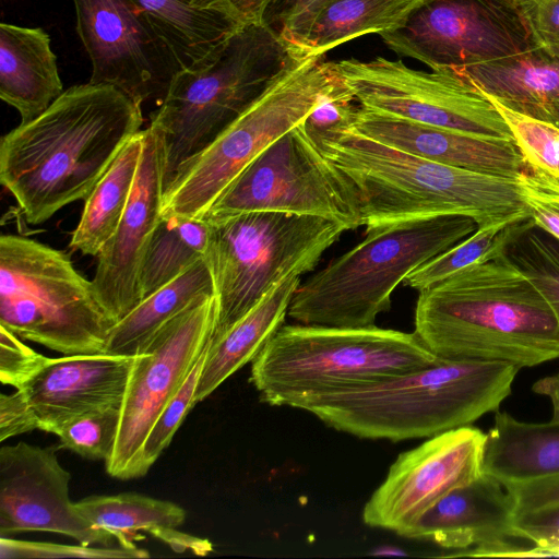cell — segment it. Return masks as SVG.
Returning <instances> with one entry per match:
<instances>
[{"instance_id": "cell-31", "label": "cell", "mask_w": 559, "mask_h": 559, "mask_svg": "<svg viewBox=\"0 0 559 559\" xmlns=\"http://www.w3.org/2000/svg\"><path fill=\"white\" fill-rule=\"evenodd\" d=\"M209 237L205 219L162 214L142 263V299L204 260Z\"/></svg>"}, {"instance_id": "cell-44", "label": "cell", "mask_w": 559, "mask_h": 559, "mask_svg": "<svg viewBox=\"0 0 559 559\" xmlns=\"http://www.w3.org/2000/svg\"><path fill=\"white\" fill-rule=\"evenodd\" d=\"M509 492L514 514L546 506L559 504V474L503 486Z\"/></svg>"}, {"instance_id": "cell-9", "label": "cell", "mask_w": 559, "mask_h": 559, "mask_svg": "<svg viewBox=\"0 0 559 559\" xmlns=\"http://www.w3.org/2000/svg\"><path fill=\"white\" fill-rule=\"evenodd\" d=\"M0 325L63 355L104 353L114 322L63 252L27 237L0 238Z\"/></svg>"}, {"instance_id": "cell-33", "label": "cell", "mask_w": 559, "mask_h": 559, "mask_svg": "<svg viewBox=\"0 0 559 559\" xmlns=\"http://www.w3.org/2000/svg\"><path fill=\"white\" fill-rule=\"evenodd\" d=\"M489 99L509 126L526 165L559 178V128Z\"/></svg>"}, {"instance_id": "cell-13", "label": "cell", "mask_w": 559, "mask_h": 559, "mask_svg": "<svg viewBox=\"0 0 559 559\" xmlns=\"http://www.w3.org/2000/svg\"><path fill=\"white\" fill-rule=\"evenodd\" d=\"M360 107L432 127L513 140L489 97L450 69L414 70L402 61L330 62ZM514 141V140H513Z\"/></svg>"}, {"instance_id": "cell-12", "label": "cell", "mask_w": 559, "mask_h": 559, "mask_svg": "<svg viewBox=\"0 0 559 559\" xmlns=\"http://www.w3.org/2000/svg\"><path fill=\"white\" fill-rule=\"evenodd\" d=\"M532 0H424L379 35L396 53L432 70L499 60L539 46Z\"/></svg>"}, {"instance_id": "cell-27", "label": "cell", "mask_w": 559, "mask_h": 559, "mask_svg": "<svg viewBox=\"0 0 559 559\" xmlns=\"http://www.w3.org/2000/svg\"><path fill=\"white\" fill-rule=\"evenodd\" d=\"M213 294V278L204 259L143 298L117 321L109 331L104 353L138 355L164 324L201 298Z\"/></svg>"}, {"instance_id": "cell-42", "label": "cell", "mask_w": 559, "mask_h": 559, "mask_svg": "<svg viewBox=\"0 0 559 559\" xmlns=\"http://www.w3.org/2000/svg\"><path fill=\"white\" fill-rule=\"evenodd\" d=\"M47 359L0 325V380L3 384L20 389Z\"/></svg>"}, {"instance_id": "cell-28", "label": "cell", "mask_w": 559, "mask_h": 559, "mask_svg": "<svg viewBox=\"0 0 559 559\" xmlns=\"http://www.w3.org/2000/svg\"><path fill=\"white\" fill-rule=\"evenodd\" d=\"M142 144L143 130L124 145L84 200L82 216L70 242L73 249L97 257L115 233L134 186Z\"/></svg>"}, {"instance_id": "cell-10", "label": "cell", "mask_w": 559, "mask_h": 559, "mask_svg": "<svg viewBox=\"0 0 559 559\" xmlns=\"http://www.w3.org/2000/svg\"><path fill=\"white\" fill-rule=\"evenodd\" d=\"M335 74L308 57L275 81L206 148L182 165L166 189L162 214L203 219L230 182L270 144L299 124Z\"/></svg>"}, {"instance_id": "cell-29", "label": "cell", "mask_w": 559, "mask_h": 559, "mask_svg": "<svg viewBox=\"0 0 559 559\" xmlns=\"http://www.w3.org/2000/svg\"><path fill=\"white\" fill-rule=\"evenodd\" d=\"M424 0H332L316 16L297 49L305 57L324 53L356 37L399 26Z\"/></svg>"}, {"instance_id": "cell-47", "label": "cell", "mask_w": 559, "mask_h": 559, "mask_svg": "<svg viewBox=\"0 0 559 559\" xmlns=\"http://www.w3.org/2000/svg\"><path fill=\"white\" fill-rule=\"evenodd\" d=\"M242 23L263 22L274 0H226Z\"/></svg>"}, {"instance_id": "cell-40", "label": "cell", "mask_w": 559, "mask_h": 559, "mask_svg": "<svg viewBox=\"0 0 559 559\" xmlns=\"http://www.w3.org/2000/svg\"><path fill=\"white\" fill-rule=\"evenodd\" d=\"M528 251L514 260L536 284L559 321V249L536 234L527 237Z\"/></svg>"}, {"instance_id": "cell-34", "label": "cell", "mask_w": 559, "mask_h": 559, "mask_svg": "<svg viewBox=\"0 0 559 559\" xmlns=\"http://www.w3.org/2000/svg\"><path fill=\"white\" fill-rule=\"evenodd\" d=\"M120 421V405L82 415L57 431L60 447L88 460L110 457Z\"/></svg>"}, {"instance_id": "cell-22", "label": "cell", "mask_w": 559, "mask_h": 559, "mask_svg": "<svg viewBox=\"0 0 559 559\" xmlns=\"http://www.w3.org/2000/svg\"><path fill=\"white\" fill-rule=\"evenodd\" d=\"M447 69L501 105L559 128V45Z\"/></svg>"}, {"instance_id": "cell-37", "label": "cell", "mask_w": 559, "mask_h": 559, "mask_svg": "<svg viewBox=\"0 0 559 559\" xmlns=\"http://www.w3.org/2000/svg\"><path fill=\"white\" fill-rule=\"evenodd\" d=\"M518 181L533 224L559 241V178L526 165Z\"/></svg>"}, {"instance_id": "cell-46", "label": "cell", "mask_w": 559, "mask_h": 559, "mask_svg": "<svg viewBox=\"0 0 559 559\" xmlns=\"http://www.w3.org/2000/svg\"><path fill=\"white\" fill-rule=\"evenodd\" d=\"M153 536L168 544L175 551L191 550L197 555H206L212 551L209 540L183 534L176 528H160Z\"/></svg>"}, {"instance_id": "cell-24", "label": "cell", "mask_w": 559, "mask_h": 559, "mask_svg": "<svg viewBox=\"0 0 559 559\" xmlns=\"http://www.w3.org/2000/svg\"><path fill=\"white\" fill-rule=\"evenodd\" d=\"M181 70L210 62L243 24L226 0H134Z\"/></svg>"}, {"instance_id": "cell-36", "label": "cell", "mask_w": 559, "mask_h": 559, "mask_svg": "<svg viewBox=\"0 0 559 559\" xmlns=\"http://www.w3.org/2000/svg\"><path fill=\"white\" fill-rule=\"evenodd\" d=\"M356 104L352 91L335 74L331 86L319 97L301 124L314 141L337 135L353 128L359 106Z\"/></svg>"}, {"instance_id": "cell-16", "label": "cell", "mask_w": 559, "mask_h": 559, "mask_svg": "<svg viewBox=\"0 0 559 559\" xmlns=\"http://www.w3.org/2000/svg\"><path fill=\"white\" fill-rule=\"evenodd\" d=\"M485 440L481 430L464 426L402 452L365 503L364 523L402 536L444 496L483 474Z\"/></svg>"}, {"instance_id": "cell-5", "label": "cell", "mask_w": 559, "mask_h": 559, "mask_svg": "<svg viewBox=\"0 0 559 559\" xmlns=\"http://www.w3.org/2000/svg\"><path fill=\"white\" fill-rule=\"evenodd\" d=\"M306 58L266 23L252 22L243 23L210 62L180 70L148 127L159 146L165 191L182 165Z\"/></svg>"}, {"instance_id": "cell-4", "label": "cell", "mask_w": 559, "mask_h": 559, "mask_svg": "<svg viewBox=\"0 0 559 559\" xmlns=\"http://www.w3.org/2000/svg\"><path fill=\"white\" fill-rule=\"evenodd\" d=\"M313 142L355 187L366 231L443 216L478 227L531 219L518 179L432 162L354 128Z\"/></svg>"}, {"instance_id": "cell-48", "label": "cell", "mask_w": 559, "mask_h": 559, "mask_svg": "<svg viewBox=\"0 0 559 559\" xmlns=\"http://www.w3.org/2000/svg\"><path fill=\"white\" fill-rule=\"evenodd\" d=\"M534 390L550 397L554 415L559 417V374L540 380L535 384Z\"/></svg>"}, {"instance_id": "cell-18", "label": "cell", "mask_w": 559, "mask_h": 559, "mask_svg": "<svg viewBox=\"0 0 559 559\" xmlns=\"http://www.w3.org/2000/svg\"><path fill=\"white\" fill-rule=\"evenodd\" d=\"M164 193L159 146L151 129L146 128L128 205L115 233L97 255L92 280L96 297L114 324L142 300V263L162 217Z\"/></svg>"}, {"instance_id": "cell-45", "label": "cell", "mask_w": 559, "mask_h": 559, "mask_svg": "<svg viewBox=\"0 0 559 559\" xmlns=\"http://www.w3.org/2000/svg\"><path fill=\"white\" fill-rule=\"evenodd\" d=\"M531 22L540 45H559V0H532Z\"/></svg>"}, {"instance_id": "cell-32", "label": "cell", "mask_w": 559, "mask_h": 559, "mask_svg": "<svg viewBox=\"0 0 559 559\" xmlns=\"http://www.w3.org/2000/svg\"><path fill=\"white\" fill-rule=\"evenodd\" d=\"M534 224L502 222L478 227L471 236L445 252L420 265L403 281L418 293L453 273L486 259L493 252L509 248L520 235Z\"/></svg>"}, {"instance_id": "cell-26", "label": "cell", "mask_w": 559, "mask_h": 559, "mask_svg": "<svg viewBox=\"0 0 559 559\" xmlns=\"http://www.w3.org/2000/svg\"><path fill=\"white\" fill-rule=\"evenodd\" d=\"M483 473L502 486L559 474V417L526 423L497 411L486 435Z\"/></svg>"}, {"instance_id": "cell-2", "label": "cell", "mask_w": 559, "mask_h": 559, "mask_svg": "<svg viewBox=\"0 0 559 559\" xmlns=\"http://www.w3.org/2000/svg\"><path fill=\"white\" fill-rule=\"evenodd\" d=\"M414 332L442 358L520 368L559 358L557 316L508 248L420 290Z\"/></svg>"}, {"instance_id": "cell-3", "label": "cell", "mask_w": 559, "mask_h": 559, "mask_svg": "<svg viewBox=\"0 0 559 559\" xmlns=\"http://www.w3.org/2000/svg\"><path fill=\"white\" fill-rule=\"evenodd\" d=\"M520 369L506 361L439 357L415 371L297 397L288 406L358 438H430L497 412Z\"/></svg>"}, {"instance_id": "cell-35", "label": "cell", "mask_w": 559, "mask_h": 559, "mask_svg": "<svg viewBox=\"0 0 559 559\" xmlns=\"http://www.w3.org/2000/svg\"><path fill=\"white\" fill-rule=\"evenodd\" d=\"M207 347L200 356L179 391L168 402L152 426L142 449L141 469L143 476L169 445L181 423L197 404V388Z\"/></svg>"}, {"instance_id": "cell-39", "label": "cell", "mask_w": 559, "mask_h": 559, "mask_svg": "<svg viewBox=\"0 0 559 559\" xmlns=\"http://www.w3.org/2000/svg\"><path fill=\"white\" fill-rule=\"evenodd\" d=\"M1 558H145L150 554L144 549L93 548L80 544L59 545L39 542L14 540L0 537Z\"/></svg>"}, {"instance_id": "cell-21", "label": "cell", "mask_w": 559, "mask_h": 559, "mask_svg": "<svg viewBox=\"0 0 559 559\" xmlns=\"http://www.w3.org/2000/svg\"><path fill=\"white\" fill-rule=\"evenodd\" d=\"M513 518L514 504L507 489L483 473L444 496L402 536L461 550L455 556L488 557L493 548L514 538Z\"/></svg>"}, {"instance_id": "cell-1", "label": "cell", "mask_w": 559, "mask_h": 559, "mask_svg": "<svg viewBox=\"0 0 559 559\" xmlns=\"http://www.w3.org/2000/svg\"><path fill=\"white\" fill-rule=\"evenodd\" d=\"M142 105L121 90L86 83L1 138L0 181L25 219L40 224L85 200L142 129Z\"/></svg>"}, {"instance_id": "cell-7", "label": "cell", "mask_w": 559, "mask_h": 559, "mask_svg": "<svg viewBox=\"0 0 559 559\" xmlns=\"http://www.w3.org/2000/svg\"><path fill=\"white\" fill-rule=\"evenodd\" d=\"M415 332L376 325H283L251 361L250 381L263 402L288 406L430 366L438 360Z\"/></svg>"}, {"instance_id": "cell-19", "label": "cell", "mask_w": 559, "mask_h": 559, "mask_svg": "<svg viewBox=\"0 0 559 559\" xmlns=\"http://www.w3.org/2000/svg\"><path fill=\"white\" fill-rule=\"evenodd\" d=\"M135 356L100 354L49 358L21 388L38 429L57 433L87 413L121 405Z\"/></svg>"}, {"instance_id": "cell-20", "label": "cell", "mask_w": 559, "mask_h": 559, "mask_svg": "<svg viewBox=\"0 0 559 559\" xmlns=\"http://www.w3.org/2000/svg\"><path fill=\"white\" fill-rule=\"evenodd\" d=\"M353 128L394 148L452 167L512 179L526 168L513 140L432 127L360 106Z\"/></svg>"}, {"instance_id": "cell-14", "label": "cell", "mask_w": 559, "mask_h": 559, "mask_svg": "<svg viewBox=\"0 0 559 559\" xmlns=\"http://www.w3.org/2000/svg\"><path fill=\"white\" fill-rule=\"evenodd\" d=\"M215 317L213 294L164 324L135 355L120 405L115 447L105 462L110 476L123 480L143 476L144 441L209 346Z\"/></svg>"}, {"instance_id": "cell-15", "label": "cell", "mask_w": 559, "mask_h": 559, "mask_svg": "<svg viewBox=\"0 0 559 559\" xmlns=\"http://www.w3.org/2000/svg\"><path fill=\"white\" fill-rule=\"evenodd\" d=\"M78 34L91 59L90 83L112 85L138 104L162 100L181 70L134 0H73Z\"/></svg>"}, {"instance_id": "cell-38", "label": "cell", "mask_w": 559, "mask_h": 559, "mask_svg": "<svg viewBox=\"0 0 559 559\" xmlns=\"http://www.w3.org/2000/svg\"><path fill=\"white\" fill-rule=\"evenodd\" d=\"M512 530L514 538L534 544L521 557H559V504L515 513Z\"/></svg>"}, {"instance_id": "cell-43", "label": "cell", "mask_w": 559, "mask_h": 559, "mask_svg": "<svg viewBox=\"0 0 559 559\" xmlns=\"http://www.w3.org/2000/svg\"><path fill=\"white\" fill-rule=\"evenodd\" d=\"M38 429V423L25 393L15 389L0 394V441Z\"/></svg>"}, {"instance_id": "cell-8", "label": "cell", "mask_w": 559, "mask_h": 559, "mask_svg": "<svg viewBox=\"0 0 559 559\" xmlns=\"http://www.w3.org/2000/svg\"><path fill=\"white\" fill-rule=\"evenodd\" d=\"M206 262L216 317L211 341L248 313L292 274L311 272L346 229L331 221L281 212H246L205 219Z\"/></svg>"}, {"instance_id": "cell-6", "label": "cell", "mask_w": 559, "mask_h": 559, "mask_svg": "<svg viewBox=\"0 0 559 559\" xmlns=\"http://www.w3.org/2000/svg\"><path fill=\"white\" fill-rule=\"evenodd\" d=\"M478 228L465 216L393 224L366 231L354 248L300 284L288 317L300 324L336 328L374 325L391 307L407 275Z\"/></svg>"}, {"instance_id": "cell-30", "label": "cell", "mask_w": 559, "mask_h": 559, "mask_svg": "<svg viewBox=\"0 0 559 559\" xmlns=\"http://www.w3.org/2000/svg\"><path fill=\"white\" fill-rule=\"evenodd\" d=\"M75 507L93 526L109 533L127 549L138 548L134 540L143 538L140 531L153 535L160 528H177L186 520L180 506L134 492L91 496Z\"/></svg>"}, {"instance_id": "cell-17", "label": "cell", "mask_w": 559, "mask_h": 559, "mask_svg": "<svg viewBox=\"0 0 559 559\" xmlns=\"http://www.w3.org/2000/svg\"><path fill=\"white\" fill-rule=\"evenodd\" d=\"M71 474L56 448L26 442L0 449V536L50 532L79 544L109 546V533L93 526L69 496Z\"/></svg>"}, {"instance_id": "cell-11", "label": "cell", "mask_w": 559, "mask_h": 559, "mask_svg": "<svg viewBox=\"0 0 559 559\" xmlns=\"http://www.w3.org/2000/svg\"><path fill=\"white\" fill-rule=\"evenodd\" d=\"M246 212L316 216L362 226L353 183L317 147L301 122L263 150L223 191L203 219Z\"/></svg>"}, {"instance_id": "cell-23", "label": "cell", "mask_w": 559, "mask_h": 559, "mask_svg": "<svg viewBox=\"0 0 559 559\" xmlns=\"http://www.w3.org/2000/svg\"><path fill=\"white\" fill-rule=\"evenodd\" d=\"M57 57L40 27L0 24V98L21 122L44 112L62 93Z\"/></svg>"}, {"instance_id": "cell-41", "label": "cell", "mask_w": 559, "mask_h": 559, "mask_svg": "<svg viewBox=\"0 0 559 559\" xmlns=\"http://www.w3.org/2000/svg\"><path fill=\"white\" fill-rule=\"evenodd\" d=\"M332 0H274L263 22L297 48L318 13Z\"/></svg>"}, {"instance_id": "cell-25", "label": "cell", "mask_w": 559, "mask_h": 559, "mask_svg": "<svg viewBox=\"0 0 559 559\" xmlns=\"http://www.w3.org/2000/svg\"><path fill=\"white\" fill-rule=\"evenodd\" d=\"M301 276L292 274L267 294L229 330L211 341L197 388V403L210 396L226 379L252 361L283 326Z\"/></svg>"}]
</instances>
